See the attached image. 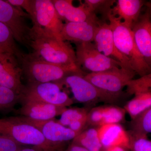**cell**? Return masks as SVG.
Returning <instances> with one entry per match:
<instances>
[{
	"mask_svg": "<svg viewBox=\"0 0 151 151\" xmlns=\"http://www.w3.org/2000/svg\"><path fill=\"white\" fill-rule=\"evenodd\" d=\"M20 64L28 83L56 82L71 73H85L78 65L50 63L41 59L32 52L24 54Z\"/></svg>",
	"mask_w": 151,
	"mask_h": 151,
	"instance_id": "6da1fadb",
	"label": "cell"
},
{
	"mask_svg": "<svg viewBox=\"0 0 151 151\" xmlns=\"http://www.w3.org/2000/svg\"><path fill=\"white\" fill-rule=\"evenodd\" d=\"M29 45L32 53L47 62L60 65H77L75 51L65 41L30 31Z\"/></svg>",
	"mask_w": 151,
	"mask_h": 151,
	"instance_id": "7a4b0ae2",
	"label": "cell"
},
{
	"mask_svg": "<svg viewBox=\"0 0 151 151\" xmlns=\"http://www.w3.org/2000/svg\"><path fill=\"white\" fill-rule=\"evenodd\" d=\"M108 20L116 48L128 59L132 70L141 77L151 73V66L139 51L131 29L111 12L108 14Z\"/></svg>",
	"mask_w": 151,
	"mask_h": 151,
	"instance_id": "3957f363",
	"label": "cell"
},
{
	"mask_svg": "<svg viewBox=\"0 0 151 151\" xmlns=\"http://www.w3.org/2000/svg\"><path fill=\"white\" fill-rule=\"evenodd\" d=\"M0 134L8 136L23 145L36 146L49 151H57L46 140L39 130L21 117L0 119Z\"/></svg>",
	"mask_w": 151,
	"mask_h": 151,
	"instance_id": "277c9868",
	"label": "cell"
},
{
	"mask_svg": "<svg viewBox=\"0 0 151 151\" xmlns=\"http://www.w3.org/2000/svg\"><path fill=\"white\" fill-rule=\"evenodd\" d=\"M32 31L51 36L62 40L61 33L64 24L51 0H33Z\"/></svg>",
	"mask_w": 151,
	"mask_h": 151,
	"instance_id": "5b68a950",
	"label": "cell"
},
{
	"mask_svg": "<svg viewBox=\"0 0 151 151\" xmlns=\"http://www.w3.org/2000/svg\"><path fill=\"white\" fill-rule=\"evenodd\" d=\"M85 73H73L56 81L70 89L74 100L86 105L103 102L112 103L118 99L106 94L86 80Z\"/></svg>",
	"mask_w": 151,
	"mask_h": 151,
	"instance_id": "8992f818",
	"label": "cell"
},
{
	"mask_svg": "<svg viewBox=\"0 0 151 151\" xmlns=\"http://www.w3.org/2000/svg\"><path fill=\"white\" fill-rule=\"evenodd\" d=\"M136 74L134 70L117 67L102 72L87 73L84 77L101 91L119 99L124 87Z\"/></svg>",
	"mask_w": 151,
	"mask_h": 151,
	"instance_id": "52a82bcc",
	"label": "cell"
},
{
	"mask_svg": "<svg viewBox=\"0 0 151 151\" xmlns=\"http://www.w3.org/2000/svg\"><path fill=\"white\" fill-rule=\"evenodd\" d=\"M20 95L21 101L36 100L66 108L73 103V100L63 90V86L56 82L27 83Z\"/></svg>",
	"mask_w": 151,
	"mask_h": 151,
	"instance_id": "ba28073f",
	"label": "cell"
},
{
	"mask_svg": "<svg viewBox=\"0 0 151 151\" xmlns=\"http://www.w3.org/2000/svg\"><path fill=\"white\" fill-rule=\"evenodd\" d=\"M75 45L77 64L81 68L82 66L89 70L90 73L102 72L115 68H124L119 61L100 52L92 42Z\"/></svg>",
	"mask_w": 151,
	"mask_h": 151,
	"instance_id": "9c48e42d",
	"label": "cell"
},
{
	"mask_svg": "<svg viewBox=\"0 0 151 151\" xmlns=\"http://www.w3.org/2000/svg\"><path fill=\"white\" fill-rule=\"evenodd\" d=\"M25 17L30 18L29 16L22 9L12 6L6 1L0 0V22L10 29L15 40L29 45L31 28Z\"/></svg>",
	"mask_w": 151,
	"mask_h": 151,
	"instance_id": "30bf717a",
	"label": "cell"
},
{
	"mask_svg": "<svg viewBox=\"0 0 151 151\" xmlns=\"http://www.w3.org/2000/svg\"><path fill=\"white\" fill-rule=\"evenodd\" d=\"M23 120L38 129L44 137L57 151L65 150L66 145L72 140L76 134L68 127H64L54 119L45 121H37L21 117Z\"/></svg>",
	"mask_w": 151,
	"mask_h": 151,
	"instance_id": "8fae6325",
	"label": "cell"
},
{
	"mask_svg": "<svg viewBox=\"0 0 151 151\" xmlns=\"http://www.w3.org/2000/svg\"><path fill=\"white\" fill-rule=\"evenodd\" d=\"M22 70L16 57L0 53V85L21 94L24 87L21 81Z\"/></svg>",
	"mask_w": 151,
	"mask_h": 151,
	"instance_id": "7c38bea8",
	"label": "cell"
},
{
	"mask_svg": "<svg viewBox=\"0 0 151 151\" xmlns=\"http://www.w3.org/2000/svg\"><path fill=\"white\" fill-rule=\"evenodd\" d=\"M93 42L100 52L105 56L119 61L124 68L133 70L128 59L116 48L113 39V32L108 23L103 22L98 26Z\"/></svg>",
	"mask_w": 151,
	"mask_h": 151,
	"instance_id": "4fadbf2b",
	"label": "cell"
},
{
	"mask_svg": "<svg viewBox=\"0 0 151 151\" xmlns=\"http://www.w3.org/2000/svg\"><path fill=\"white\" fill-rule=\"evenodd\" d=\"M132 28L137 47L146 62L151 65V6L148 5Z\"/></svg>",
	"mask_w": 151,
	"mask_h": 151,
	"instance_id": "5bb4252c",
	"label": "cell"
},
{
	"mask_svg": "<svg viewBox=\"0 0 151 151\" xmlns=\"http://www.w3.org/2000/svg\"><path fill=\"white\" fill-rule=\"evenodd\" d=\"M21 101L22 105L17 113L22 117L35 121L54 119L56 116H60L67 108L36 100H24Z\"/></svg>",
	"mask_w": 151,
	"mask_h": 151,
	"instance_id": "9a60e30c",
	"label": "cell"
},
{
	"mask_svg": "<svg viewBox=\"0 0 151 151\" xmlns=\"http://www.w3.org/2000/svg\"><path fill=\"white\" fill-rule=\"evenodd\" d=\"M103 22L101 21H89L65 23L61 31V38L64 41L75 44L92 42L97 27Z\"/></svg>",
	"mask_w": 151,
	"mask_h": 151,
	"instance_id": "2e32d148",
	"label": "cell"
},
{
	"mask_svg": "<svg viewBox=\"0 0 151 151\" xmlns=\"http://www.w3.org/2000/svg\"><path fill=\"white\" fill-rule=\"evenodd\" d=\"M58 16L67 22H81L89 21H100L91 12L84 3L78 6L73 5L71 0H51Z\"/></svg>",
	"mask_w": 151,
	"mask_h": 151,
	"instance_id": "e0dca14e",
	"label": "cell"
},
{
	"mask_svg": "<svg viewBox=\"0 0 151 151\" xmlns=\"http://www.w3.org/2000/svg\"><path fill=\"white\" fill-rule=\"evenodd\" d=\"M97 132L103 148L121 146L129 150V135L121 124H105L97 127Z\"/></svg>",
	"mask_w": 151,
	"mask_h": 151,
	"instance_id": "ac0fdd59",
	"label": "cell"
},
{
	"mask_svg": "<svg viewBox=\"0 0 151 151\" xmlns=\"http://www.w3.org/2000/svg\"><path fill=\"white\" fill-rule=\"evenodd\" d=\"M145 2L142 0H118L111 12L122 21L123 20V24L132 29L141 14Z\"/></svg>",
	"mask_w": 151,
	"mask_h": 151,
	"instance_id": "d6986e66",
	"label": "cell"
},
{
	"mask_svg": "<svg viewBox=\"0 0 151 151\" xmlns=\"http://www.w3.org/2000/svg\"><path fill=\"white\" fill-rule=\"evenodd\" d=\"M71 144L88 151H101L103 148L98 136L97 127H87L76 136Z\"/></svg>",
	"mask_w": 151,
	"mask_h": 151,
	"instance_id": "ffe728a7",
	"label": "cell"
},
{
	"mask_svg": "<svg viewBox=\"0 0 151 151\" xmlns=\"http://www.w3.org/2000/svg\"><path fill=\"white\" fill-rule=\"evenodd\" d=\"M10 29L0 22V53H9L16 57L20 63L23 53L18 48Z\"/></svg>",
	"mask_w": 151,
	"mask_h": 151,
	"instance_id": "44dd1931",
	"label": "cell"
},
{
	"mask_svg": "<svg viewBox=\"0 0 151 151\" xmlns=\"http://www.w3.org/2000/svg\"><path fill=\"white\" fill-rule=\"evenodd\" d=\"M130 135L147 137L151 132V107L132 119L130 124Z\"/></svg>",
	"mask_w": 151,
	"mask_h": 151,
	"instance_id": "7402d4cb",
	"label": "cell"
},
{
	"mask_svg": "<svg viewBox=\"0 0 151 151\" xmlns=\"http://www.w3.org/2000/svg\"><path fill=\"white\" fill-rule=\"evenodd\" d=\"M151 107V92H149L135 95L134 98L127 102L124 109L132 120Z\"/></svg>",
	"mask_w": 151,
	"mask_h": 151,
	"instance_id": "603a6c76",
	"label": "cell"
},
{
	"mask_svg": "<svg viewBox=\"0 0 151 151\" xmlns=\"http://www.w3.org/2000/svg\"><path fill=\"white\" fill-rule=\"evenodd\" d=\"M100 109L101 126L120 124L125 120L126 111L124 108L114 105H106L100 106Z\"/></svg>",
	"mask_w": 151,
	"mask_h": 151,
	"instance_id": "cb8c5ba5",
	"label": "cell"
},
{
	"mask_svg": "<svg viewBox=\"0 0 151 151\" xmlns=\"http://www.w3.org/2000/svg\"><path fill=\"white\" fill-rule=\"evenodd\" d=\"M90 108H66L60 115V119L58 122L64 127H68L70 124L82 120H87V115Z\"/></svg>",
	"mask_w": 151,
	"mask_h": 151,
	"instance_id": "d4e9b609",
	"label": "cell"
},
{
	"mask_svg": "<svg viewBox=\"0 0 151 151\" xmlns=\"http://www.w3.org/2000/svg\"><path fill=\"white\" fill-rule=\"evenodd\" d=\"M116 0H85L84 4L91 12L100 14L104 20H108V14L116 3Z\"/></svg>",
	"mask_w": 151,
	"mask_h": 151,
	"instance_id": "484cf974",
	"label": "cell"
},
{
	"mask_svg": "<svg viewBox=\"0 0 151 151\" xmlns=\"http://www.w3.org/2000/svg\"><path fill=\"white\" fill-rule=\"evenodd\" d=\"M127 92L130 95H137L151 92V73L137 79H132L127 83Z\"/></svg>",
	"mask_w": 151,
	"mask_h": 151,
	"instance_id": "4316f807",
	"label": "cell"
},
{
	"mask_svg": "<svg viewBox=\"0 0 151 151\" xmlns=\"http://www.w3.org/2000/svg\"><path fill=\"white\" fill-rule=\"evenodd\" d=\"M19 101L20 94L0 85V111L11 110Z\"/></svg>",
	"mask_w": 151,
	"mask_h": 151,
	"instance_id": "83f0119b",
	"label": "cell"
},
{
	"mask_svg": "<svg viewBox=\"0 0 151 151\" xmlns=\"http://www.w3.org/2000/svg\"><path fill=\"white\" fill-rule=\"evenodd\" d=\"M129 135L130 140V150L151 151V142L148 139L147 137L134 136L129 134Z\"/></svg>",
	"mask_w": 151,
	"mask_h": 151,
	"instance_id": "f1b7e54d",
	"label": "cell"
},
{
	"mask_svg": "<svg viewBox=\"0 0 151 151\" xmlns=\"http://www.w3.org/2000/svg\"><path fill=\"white\" fill-rule=\"evenodd\" d=\"M12 138L0 134V151H17L24 147Z\"/></svg>",
	"mask_w": 151,
	"mask_h": 151,
	"instance_id": "f546056e",
	"label": "cell"
},
{
	"mask_svg": "<svg viewBox=\"0 0 151 151\" xmlns=\"http://www.w3.org/2000/svg\"><path fill=\"white\" fill-rule=\"evenodd\" d=\"M12 6L23 9L30 16L32 12L33 0H7L6 1Z\"/></svg>",
	"mask_w": 151,
	"mask_h": 151,
	"instance_id": "4dcf8cb0",
	"label": "cell"
},
{
	"mask_svg": "<svg viewBox=\"0 0 151 151\" xmlns=\"http://www.w3.org/2000/svg\"><path fill=\"white\" fill-rule=\"evenodd\" d=\"M17 151H49L45 149L40 147H36V146H31V147H27L24 146L22 148L20 149Z\"/></svg>",
	"mask_w": 151,
	"mask_h": 151,
	"instance_id": "1f68e13d",
	"label": "cell"
},
{
	"mask_svg": "<svg viewBox=\"0 0 151 151\" xmlns=\"http://www.w3.org/2000/svg\"><path fill=\"white\" fill-rule=\"evenodd\" d=\"M129 149L121 146H114L107 148H103L101 151H129Z\"/></svg>",
	"mask_w": 151,
	"mask_h": 151,
	"instance_id": "d6a6232c",
	"label": "cell"
},
{
	"mask_svg": "<svg viewBox=\"0 0 151 151\" xmlns=\"http://www.w3.org/2000/svg\"><path fill=\"white\" fill-rule=\"evenodd\" d=\"M63 151H88L86 149L80 147L70 144L65 150Z\"/></svg>",
	"mask_w": 151,
	"mask_h": 151,
	"instance_id": "836d02e7",
	"label": "cell"
}]
</instances>
